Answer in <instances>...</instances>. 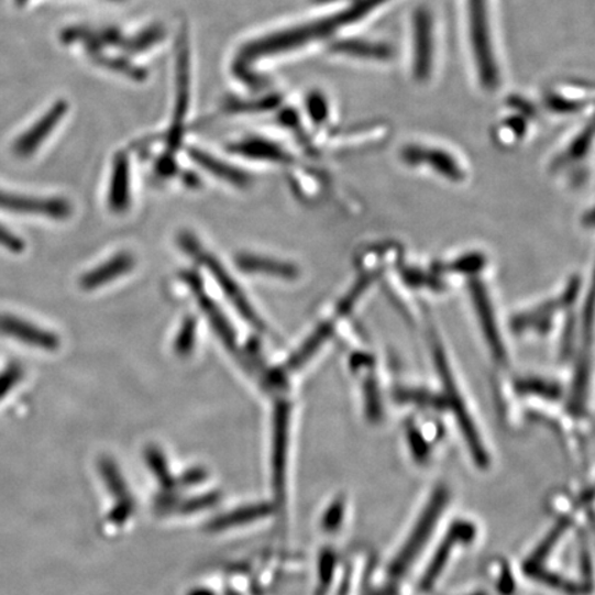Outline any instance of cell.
I'll list each match as a JSON object with an SVG mask.
<instances>
[{
    "label": "cell",
    "instance_id": "obj_2",
    "mask_svg": "<svg viewBox=\"0 0 595 595\" xmlns=\"http://www.w3.org/2000/svg\"><path fill=\"white\" fill-rule=\"evenodd\" d=\"M465 31L473 73L480 87L485 92H495L504 84L496 41L495 0H463Z\"/></svg>",
    "mask_w": 595,
    "mask_h": 595
},
{
    "label": "cell",
    "instance_id": "obj_8",
    "mask_svg": "<svg viewBox=\"0 0 595 595\" xmlns=\"http://www.w3.org/2000/svg\"><path fill=\"white\" fill-rule=\"evenodd\" d=\"M0 334L12 337L26 345L43 349V351H57L62 341L54 332L30 323L13 315H0Z\"/></svg>",
    "mask_w": 595,
    "mask_h": 595
},
{
    "label": "cell",
    "instance_id": "obj_5",
    "mask_svg": "<svg viewBox=\"0 0 595 595\" xmlns=\"http://www.w3.org/2000/svg\"><path fill=\"white\" fill-rule=\"evenodd\" d=\"M401 159L409 166H425L441 174L451 181L465 179V168L454 154L444 147L412 142L403 147Z\"/></svg>",
    "mask_w": 595,
    "mask_h": 595
},
{
    "label": "cell",
    "instance_id": "obj_7",
    "mask_svg": "<svg viewBox=\"0 0 595 595\" xmlns=\"http://www.w3.org/2000/svg\"><path fill=\"white\" fill-rule=\"evenodd\" d=\"M0 209L15 212V214H31L53 218V220H68L73 216L74 207L64 198H34L0 190Z\"/></svg>",
    "mask_w": 595,
    "mask_h": 595
},
{
    "label": "cell",
    "instance_id": "obj_23",
    "mask_svg": "<svg viewBox=\"0 0 595 595\" xmlns=\"http://www.w3.org/2000/svg\"><path fill=\"white\" fill-rule=\"evenodd\" d=\"M586 223L587 225H593L595 227V210L590 212V214H587L586 217Z\"/></svg>",
    "mask_w": 595,
    "mask_h": 595
},
{
    "label": "cell",
    "instance_id": "obj_9",
    "mask_svg": "<svg viewBox=\"0 0 595 595\" xmlns=\"http://www.w3.org/2000/svg\"><path fill=\"white\" fill-rule=\"evenodd\" d=\"M67 111V102L58 101L57 103H54L46 114H43L30 130L25 131V134L21 135L20 139L15 141L13 146L15 156L21 157V159H26V157L34 155L35 152L40 150L43 141L47 140L48 135L52 134V131L57 128L59 122H62V119Z\"/></svg>",
    "mask_w": 595,
    "mask_h": 595
},
{
    "label": "cell",
    "instance_id": "obj_6",
    "mask_svg": "<svg viewBox=\"0 0 595 595\" xmlns=\"http://www.w3.org/2000/svg\"><path fill=\"white\" fill-rule=\"evenodd\" d=\"M181 243L185 245V249H187L190 254L195 255L196 258L203 262L207 269H209L212 275H214L217 283L220 284L222 288V291L225 293L229 299H231L234 307H236L239 313L243 316L245 321H249V323L255 327V329L264 332V330H266V327L262 324V321L254 312V309L250 307V304L247 302V299H245L244 294L240 291L236 282H234L233 278L228 275L227 271L223 269L222 265H220V262H218L214 256H211L210 254H207L206 251L201 250L199 247V244L196 243L195 240L190 236H184L181 239Z\"/></svg>",
    "mask_w": 595,
    "mask_h": 595
},
{
    "label": "cell",
    "instance_id": "obj_10",
    "mask_svg": "<svg viewBox=\"0 0 595 595\" xmlns=\"http://www.w3.org/2000/svg\"><path fill=\"white\" fill-rule=\"evenodd\" d=\"M134 267V258L129 253H119L106 264L97 266L96 269L85 273L80 278V287L86 291L100 288L103 284L117 280Z\"/></svg>",
    "mask_w": 595,
    "mask_h": 595
},
{
    "label": "cell",
    "instance_id": "obj_11",
    "mask_svg": "<svg viewBox=\"0 0 595 595\" xmlns=\"http://www.w3.org/2000/svg\"><path fill=\"white\" fill-rule=\"evenodd\" d=\"M332 51L346 54L354 58L370 59V62L389 63L396 57L395 47L389 43L368 41H343L335 43Z\"/></svg>",
    "mask_w": 595,
    "mask_h": 595
},
{
    "label": "cell",
    "instance_id": "obj_12",
    "mask_svg": "<svg viewBox=\"0 0 595 595\" xmlns=\"http://www.w3.org/2000/svg\"><path fill=\"white\" fill-rule=\"evenodd\" d=\"M108 205L113 212H123L130 205V168L124 154H119L114 159Z\"/></svg>",
    "mask_w": 595,
    "mask_h": 595
},
{
    "label": "cell",
    "instance_id": "obj_3",
    "mask_svg": "<svg viewBox=\"0 0 595 595\" xmlns=\"http://www.w3.org/2000/svg\"><path fill=\"white\" fill-rule=\"evenodd\" d=\"M441 34L439 19L428 4L415 8L409 21V70L418 85H428L439 69Z\"/></svg>",
    "mask_w": 595,
    "mask_h": 595
},
{
    "label": "cell",
    "instance_id": "obj_1",
    "mask_svg": "<svg viewBox=\"0 0 595 595\" xmlns=\"http://www.w3.org/2000/svg\"><path fill=\"white\" fill-rule=\"evenodd\" d=\"M392 0H356L351 8L332 18L321 20L319 23L299 26V29L282 32V34L264 37V40L251 43L240 53L236 69L240 75L247 76V67L254 59L271 56L273 53L291 51V48L304 46L305 43L324 40L332 32L343 29L357 21L367 18L375 10L385 7Z\"/></svg>",
    "mask_w": 595,
    "mask_h": 595
},
{
    "label": "cell",
    "instance_id": "obj_19",
    "mask_svg": "<svg viewBox=\"0 0 595 595\" xmlns=\"http://www.w3.org/2000/svg\"><path fill=\"white\" fill-rule=\"evenodd\" d=\"M196 340V321L194 318H189L184 321L181 330L176 340V345H174V351L179 354V356H188L190 351L195 346Z\"/></svg>",
    "mask_w": 595,
    "mask_h": 595
},
{
    "label": "cell",
    "instance_id": "obj_13",
    "mask_svg": "<svg viewBox=\"0 0 595 595\" xmlns=\"http://www.w3.org/2000/svg\"><path fill=\"white\" fill-rule=\"evenodd\" d=\"M238 265L244 272L265 273V275L286 278V280L297 278L299 273L297 267L291 264L255 255H240Z\"/></svg>",
    "mask_w": 595,
    "mask_h": 595
},
{
    "label": "cell",
    "instance_id": "obj_18",
    "mask_svg": "<svg viewBox=\"0 0 595 595\" xmlns=\"http://www.w3.org/2000/svg\"><path fill=\"white\" fill-rule=\"evenodd\" d=\"M332 334V324L324 323L315 331V334L309 338L307 342L304 343L301 349L294 354L288 362V368L295 370L301 367L302 364L307 363L310 357L313 356L316 352L319 351L323 343L329 340V337Z\"/></svg>",
    "mask_w": 595,
    "mask_h": 595
},
{
    "label": "cell",
    "instance_id": "obj_16",
    "mask_svg": "<svg viewBox=\"0 0 595 595\" xmlns=\"http://www.w3.org/2000/svg\"><path fill=\"white\" fill-rule=\"evenodd\" d=\"M232 150L244 156L253 157V159L273 162H287L289 159L288 155L280 146L262 140L244 141L242 144L234 145Z\"/></svg>",
    "mask_w": 595,
    "mask_h": 595
},
{
    "label": "cell",
    "instance_id": "obj_14",
    "mask_svg": "<svg viewBox=\"0 0 595 595\" xmlns=\"http://www.w3.org/2000/svg\"><path fill=\"white\" fill-rule=\"evenodd\" d=\"M190 156H192V159L196 163H199L201 167L206 168L207 172L214 174L218 178L225 179V181L238 185V187H244V185L250 183L247 174L236 170V168L216 159V157L205 154V152L194 150L190 151Z\"/></svg>",
    "mask_w": 595,
    "mask_h": 595
},
{
    "label": "cell",
    "instance_id": "obj_20",
    "mask_svg": "<svg viewBox=\"0 0 595 595\" xmlns=\"http://www.w3.org/2000/svg\"><path fill=\"white\" fill-rule=\"evenodd\" d=\"M23 376V368L19 364L10 365V367L0 375V400L19 384Z\"/></svg>",
    "mask_w": 595,
    "mask_h": 595
},
{
    "label": "cell",
    "instance_id": "obj_15",
    "mask_svg": "<svg viewBox=\"0 0 595 595\" xmlns=\"http://www.w3.org/2000/svg\"><path fill=\"white\" fill-rule=\"evenodd\" d=\"M474 298H476L480 319L484 326V330L487 331V338L489 341L491 348L496 352L498 359H505L504 346H502L500 338L498 335V329L495 327V315L493 308L488 302L487 297H485L483 288L477 286L474 288Z\"/></svg>",
    "mask_w": 595,
    "mask_h": 595
},
{
    "label": "cell",
    "instance_id": "obj_4",
    "mask_svg": "<svg viewBox=\"0 0 595 595\" xmlns=\"http://www.w3.org/2000/svg\"><path fill=\"white\" fill-rule=\"evenodd\" d=\"M542 106L546 111L571 117L595 107V89L579 81H555L544 90Z\"/></svg>",
    "mask_w": 595,
    "mask_h": 595
},
{
    "label": "cell",
    "instance_id": "obj_21",
    "mask_svg": "<svg viewBox=\"0 0 595 595\" xmlns=\"http://www.w3.org/2000/svg\"><path fill=\"white\" fill-rule=\"evenodd\" d=\"M0 245L15 254L23 253L25 250L24 240L3 225H0Z\"/></svg>",
    "mask_w": 595,
    "mask_h": 595
},
{
    "label": "cell",
    "instance_id": "obj_22",
    "mask_svg": "<svg viewBox=\"0 0 595 595\" xmlns=\"http://www.w3.org/2000/svg\"><path fill=\"white\" fill-rule=\"evenodd\" d=\"M308 108L310 114H312L315 120L318 122H323L327 117V102L321 96H312L309 98Z\"/></svg>",
    "mask_w": 595,
    "mask_h": 595
},
{
    "label": "cell",
    "instance_id": "obj_17",
    "mask_svg": "<svg viewBox=\"0 0 595 595\" xmlns=\"http://www.w3.org/2000/svg\"><path fill=\"white\" fill-rule=\"evenodd\" d=\"M199 298L201 309H203V312L211 321L212 327H214L217 334L221 337L223 343H225L229 349L236 348V334H234L232 327L229 326L225 316L220 312V309L216 307L211 299L201 294L199 295Z\"/></svg>",
    "mask_w": 595,
    "mask_h": 595
}]
</instances>
